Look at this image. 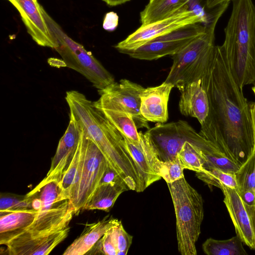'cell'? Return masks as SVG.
<instances>
[{
	"instance_id": "1",
	"label": "cell",
	"mask_w": 255,
	"mask_h": 255,
	"mask_svg": "<svg viewBox=\"0 0 255 255\" xmlns=\"http://www.w3.org/2000/svg\"><path fill=\"white\" fill-rule=\"evenodd\" d=\"M201 81L209 112L199 133L240 167L255 149L251 103L234 79L222 45L215 46Z\"/></svg>"
},
{
	"instance_id": "2",
	"label": "cell",
	"mask_w": 255,
	"mask_h": 255,
	"mask_svg": "<svg viewBox=\"0 0 255 255\" xmlns=\"http://www.w3.org/2000/svg\"><path fill=\"white\" fill-rule=\"evenodd\" d=\"M65 100L69 108V116L81 125L129 190L143 191L140 171L120 131L83 94L76 90L69 91L66 93Z\"/></svg>"
},
{
	"instance_id": "3",
	"label": "cell",
	"mask_w": 255,
	"mask_h": 255,
	"mask_svg": "<svg viewBox=\"0 0 255 255\" xmlns=\"http://www.w3.org/2000/svg\"><path fill=\"white\" fill-rule=\"evenodd\" d=\"M222 45L233 76L243 90L255 85V6L252 0H232Z\"/></svg>"
},
{
	"instance_id": "4",
	"label": "cell",
	"mask_w": 255,
	"mask_h": 255,
	"mask_svg": "<svg viewBox=\"0 0 255 255\" xmlns=\"http://www.w3.org/2000/svg\"><path fill=\"white\" fill-rule=\"evenodd\" d=\"M167 184L175 210L178 251L182 255H196L204 218L202 196L184 177Z\"/></svg>"
},
{
	"instance_id": "5",
	"label": "cell",
	"mask_w": 255,
	"mask_h": 255,
	"mask_svg": "<svg viewBox=\"0 0 255 255\" xmlns=\"http://www.w3.org/2000/svg\"><path fill=\"white\" fill-rule=\"evenodd\" d=\"M215 30H206L172 55L173 63L165 80L179 91L190 83L201 80L213 57Z\"/></svg>"
},
{
	"instance_id": "6",
	"label": "cell",
	"mask_w": 255,
	"mask_h": 255,
	"mask_svg": "<svg viewBox=\"0 0 255 255\" xmlns=\"http://www.w3.org/2000/svg\"><path fill=\"white\" fill-rule=\"evenodd\" d=\"M43 11L48 27L58 43L55 49L66 67L82 75L98 91L115 82L113 76L90 51L67 35L44 8Z\"/></svg>"
},
{
	"instance_id": "7",
	"label": "cell",
	"mask_w": 255,
	"mask_h": 255,
	"mask_svg": "<svg viewBox=\"0 0 255 255\" xmlns=\"http://www.w3.org/2000/svg\"><path fill=\"white\" fill-rule=\"evenodd\" d=\"M157 157L162 161L175 158L186 141L204 150L212 142L198 133L186 121L157 124L145 132Z\"/></svg>"
},
{
	"instance_id": "8",
	"label": "cell",
	"mask_w": 255,
	"mask_h": 255,
	"mask_svg": "<svg viewBox=\"0 0 255 255\" xmlns=\"http://www.w3.org/2000/svg\"><path fill=\"white\" fill-rule=\"evenodd\" d=\"M144 88L139 84L123 79L98 91L100 98L93 102L99 110L120 111L129 114L137 128H149L140 113V95Z\"/></svg>"
},
{
	"instance_id": "9",
	"label": "cell",
	"mask_w": 255,
	"mask_h": 255,
	"mask_svg": "<svg viewBox=\"0 0 255 255\" xmlns=\"http://www.w3.org/2000/svg\"><path fill=\"white\" fill-rule=\"evenodd\" d=\"M83 129L85 140L83 167L78 183L69 199L75 215L83 210L99 186L108 164L101 151Z\"/></svg>"
},
{
	"instance_id": "10",
	"label": "cell",
	"mask_w": 255,
	"mask_h": 255,
	"mask_svg": "<svg viewBox=\"0 0 255 255\" xmlns=\"http://www.w3.org/2000/svg\"><path fill=\"white\" fill-rule=\"evenodd\" d=\"M206 29L201 23L190 24L154 38L146 43L123 53L137 59L153 60L172 55L197 36L205 33Z\"/></svg>"
},
{
	"instance_id": "11",
	"label": "cell",
	"mask_w": 255,
	"mask_h": 255,
	"mask_svg": "<svg viewBox=\"0 0 255 255\" xmlns=\"http://www.w3.org/2000/svg\"><path fill=\"white\" fill-rule=\"evenodd\" d=\"M196 23H202L200 18L185 8L163 19L141 25L114 47L123 53L135 49L157 37Z\"/></svg>"
},
{
	"instance_id": "12",
	"label": "cell",
	"mask_w": 255,
	"mask_h": 255,
	"mask_svg": "<svg viewBox=\"0 0 255 255\" xmlns=\"http://www.w3.org/2000/svg\"><path fill=\"white\" fill-rule=\"evenodd\" d=\"M66 131L60 138L50 169L44 179L28 194L36 192L44 184L52 181L58 183L70 164L79 143L81 126L72 117Z\"/></svg>"
},
{
	"instance_id": "13",
	"label": "cell",
	"mask_w": 255,
	"mask_h": 255,
	"mask_svg": "<svg viewBox=\"0 0 255 255\" xmlns=\"http://www.w3.org/2000/svg\"><path fill=\"white\" fill-rule=\"evenodd\" d=\"M11 3L18 10L28 33L37 45L53 49L58 46L44 16V8L37 0H13Z\"/></svg>"
},
{
	"instance_id": "14",
	"label": "cell",
	"mask_w": 255,
	"mask_h": 255,
	"mask_svg": "<svg viewBox=\"0 0 255 255\" xmlns=\"http://www.w3.org/2000/svg\"><path fill=\"white\" fill-rule=\"evenodd\" d=\"M174 85L164 82L155 86L144 88L140 95V113L147 121L164 124L168 119V103Z\"/></svg>"
},
{
	"instance_id": "15",
	"label": "cell",
	"mask_w": 255,
	"mask_h": 255,
	"mask_svg": "<svg viewBox=\"0 0 255 255\" xmlns=\"http://www.w3.org/2000/svg\"><path fill=\"white\" fill-rule=\"evenodd\" d=\"M224 202L235 227L236 234L251 249L255 247V237L250 220L238 191L223 185Z\"/></svg>"
},
{
	"instance_id": "16",
	"label": "cell",
	"mask_w": 255,
	"mask_h": 255,
	"mask_svg": "<svg viewBox=\"0 0 255 255\" xmlns=\"http://www.w3.org/2000/svg\"><path fill=\"white\" fill-rule=\"evenodd\" d=\"M69 226L51 234L23 240L13 239L5 246L10 255H47L68 235Z\"/></svg>"
},
{
	"instance_id": "17",
	"label": "cell",
	"mask_w": 255,
	"mask_h": 255,
	"mask_svg": "<svg viewBox=\"0 0 255 255\" xmlns=\"http://www.w3.org/2000/svg\"><path fill=\"white\" fill-rule=\"evenodd\" d=\"M139 134L138 142L123 137L127 149L139 169L144 190L161 177L155 172L152 167V159L155 151L148 136L142 131H139Z\"/></svg>"
},
{
	"instance_id": "18",
	"label": "cell",
	"mask_w": 255,
	"mask_h": 255,
	"mask_svg": "<svg viewBox=\"0 0 255 255\" xmlns=\"http://www.w3.org/2000/svg\"><path fill=\"white\" fill-rule=\"evenodd\" d=\"M180 92L179 109L181 114L195 118L202 125L209 114V103L201 80L190 83Z\"/></svg>"
},
{
	"instance_id": "19",
	"label": "cell",
	"mask_w": 255,
	"mask_h": 255,
	"mask_svg": "<svg viewBox=\"0 0 255 255\" xmlns=\"http://www.w3.org/2000/svg\"><path fill=\"white\" fill-rule=\"evenodd\" d=\"M120 222L106 216L96 223L87 224L82 233L67 247L63 255H86L109 230Z\"/></svg>"
},
{
	"instance_id": "20",
	"label": "cell",
	"mask_w": 255,
	"mask_h": 255,
	"mask_svg": "<svg viewBox=\"0 0 255 255\" xmlns=\"http://www.w3.org/2000/svg\"><path fill=\"white\" fill-rule=\"evenodd\" d=\"M38 213L31 209L0 215V244L5 246L23 233L34 222Z\"/></svg>"
},
{
	"instance_id": "21",
	"label": "cell",
	"mask_w": 255,
	"mask_h": 255,
	"mask_svg": "<svg viewBox=\"0 0 255 255\" xmlns=\"http://www.w3.org/2000/svg\"><path fill=\"white\" fill-rule=\"evenodd\" d=\"M185 8L188 9L186 0H154L149 1L140 13L141 25L163 19Z\"/></svg>"
},
{
	"instance_id": "22",
	"label": "cell",
	"mask_w": 255,
	"mask_h": 255,
	"mask_svg": "<svg viewBox=\"0 0 255 255\" xmlns=\"http://www.w3.org/2000/svg\"><path fill=\"white\" fill-rule=\"evenodd\" d=\"M126 190L111 184H100L96 189L83 210H101L109 212L119 196Z\"/></svg>"
},
{
	"instance_id": "23",
	"label": "cell",
	"mask_w": 255,
	"mask_h": 255,
	"mask_svg": "<svg viewBox=\"0 0 255 255\" xmlns=\"http://www.w3.org/2000/svg\"><path fill=\"white\" fill-rule=\"evenodd\" d=\"M84 152V134L81 126V134L77 148L70 164L58 183L61 189L60 198L62 201L70 199L71 190L74 184L78 171L83 164Z\"/></svg>"
},
{
	"instance_id": "24",
	"label": "cell",
	"mask_w": 255,
	"mask_h": 255,
	"mask_svg": "<svg viewBox=\"0 0 255 255\" xmlns=\"http://www.w3.org/2000/svg\"><path fill=\"white\" fill-rule=\"evenodd\" d=\"M188 10L200 18L207 30H215L219 18L227 9L229 2H226L210 9L207 0H186Z\"/></svg>"
},
{
	"instance_id": "25",
	"label": "cell",
	"mask_w": 255,
	"mask_h": 255,
	"mask_svg": "<svg viewBox=\"0 0 255 255\" xmlns=\"http://www.w3.org/2000/svg\"><path fill=\"white\" fill-rule=\"evenodd\" d=\"M243 243L237 235L226 240L210 238L203 244L202 249L207 255H247Z\"/></svg>"
},
{
	"instance_id": "26",
	"label": "cell",
	"mask_w": 255,
	"mask_h": 255,
	"mask_svg": "<svg viewBox=\"0 0 255 255\" xmlns=\"http://www.w3.org/2000/svg\"><path fill=\"white\" fill-rule=\"evenodd\" d=\"M100 110L123 136L133 141L139 142L140 136L137 131L138 128L132 117L129 114L120 111L105 109Z\"/></svg>"
},
{
	"instance_id": "27",
	"label": "cell",
	"mask_w": 255,
	"mask_h": 255,
	"mask_svg": "<svg viewBox=\"0 0 255 255\" xmlns=\"http://www.w3.org/2000/svg\"><path fill=\"white\" fill-rule=\"evenodd\" d=\"M196 176L209 187L215 186L221 189L223 185L236 189L238 185L235 174L224 171L213 167H205L196 172Z\"/></svg>"
},
{
	"instance_id": "28",
	"label": "cell",
	"mask_w": 255,
	"mask_h": 255,
	"mask_svg": "<svg viewBox=\"0 0 255 255\" xmlns=\"http://www.w3.org/2000/svg\"><path fill=\"white\" fill-rule=\"evenodd\" d=\"M152 165L155 172L162 178L166 183L173 182L184 177V168L177 156L172 160L162 161L155 153L152 157Z\"/></svg>"
},
{
	"instance_id": "29",
	"label": "cell",
	"mask_w": 255,
	"mask_h": 255,
	"mask_svg": "<svg viewBox=\"0 0 255 255\" xmlns=\"http://www.w3.org/2000/svg\"><path fill=\"white\" fill-rule=\"evenodd\" d=\"M185 169L195 171H201L205 163L200 148L189 141H186L177 154Z\"/></svg>"
},
{
	"instance_id": "30",
	"label": "cell",
	"mask_w": 255,
	"mask_h": 255,
	"mask_svg": "<svg viewBox=\"0 0 255 255\" xmlns=\"http://www.w3.org/2000/svg\"><path fill=\"white\" fill-rule=\"evenodd\" d=\"M31 209H33L31 206V196L27 194L19 195L10 193H0V215Z\"/></svg>"
},
{
	"instance_id": "31",
	"label": "cell",
	"mask_w": 255,
	"mask_h": 255,
	"mask_svg": "<svg viewBox=\"0 0 255 255\" xmlns=\"http://www.w3.org/2000/svg\"><path fill=\"white\" fill-rule=\"evenodd\" d=\"M235 174L239 193L247 190L255 191V149Z\"/></svg>"
},
{
	"instance_id": "32",
	"label": "cell",
	"mask_w": 255,
	"mask_h": 255,
	"mask_svg": "<svg viewBox=\"0 0 255 255\" xmlns=\"http://www.w3.org/2000/svg\"><path fill=\"white\" fill-rule=\"evenodd\" d=\"M34 193L37 194L42 202L40 212L48 210L63 201L60 198L61 189L58 182L55 181L44 184Z\"/></svg>"
},
{
	"instance_id": "33",
	"label": "cell",
	"mask_w": 255,
	"mask_h": 255,
	"mask_svg": "<svg viewBox=\"0 0 255 255\" xmlns=\"http://www.w3.org/2000/svg\"><path fill=\"white\" fill-rule=\"evenodd\" d=\"M115 226L109 230L86 255H117L118 251L114 233V227Z\"/></svg>"
},
{
	"instance_id": "34",
	"label": "cell",
	"mask_w": 255,
	"mask_h": 255,
	"mask_svg": "<svg viewBox=\"0 0 255 255\" xmlns=\"http://www.w3.org/2000/svg\"><path fill=\"white\" fill-rule=\"evenodd\" d=\"M114 233L117 255H127L132 243V236L125 231L121 222L114 227Z\"/></svg>"
},
{
	"instance_id": "35",
	"label": "cell",
	"mask_w": 255,
	"mask_h": 255,
	"mask_svg": "<svg viewBox=\"0 0 255 255\" xmlns=\"http://www.w3.org/2000/svg\"><path fill=\"white\" fill-rule=\"evenodd\" d=\"M103 184L116 185L123 187L126 191L129 190L123 179L109 164L104 172L99 185Z\"/></svg>"
},
{
	"instance_id": "36",
	"label": "cell",
	"mask_w": 255,
	"mask_h": 255,
	"mask_svg": "<svg viewBox=\"0 0 255 255\" xmlns=\"http://www.w3.org/2000/svg\"><path fill=\"white\" fill-rule=\"evenodd\" d=\"M119 16L114 12H107L104 18L103 22V28L108 31H114L118 26Z\"/></svg>"
},
{
	"instance_id": "37",
	"label": "cell",
	"mask_w": 255,
	"mask_h": 255,
	"mask_svg": "<svg viewBox=\"0 0 255 255\" xmlns=\"http://www.w3.org/2000/svg\"><path fill=\"white\" fill-rule=\"evenodd\" d=\"M245 207L248 213L255 237V204L253 206H245Z\"/></svg>"
},
{
	"instance_id": "38",
	"label": "cell",
	"mask_w": 255,
	"mask_h": 255,
	"mask_svg": "<svg viewBox=\"0 0 255 255\" xmlns=\"http://www.w3.org/2000/svg\"><path fill=\"white\" fill-rule=\"evenodd\" d=\"M231 0H207L208 6L209 8H214L226 2H229Z\"/></svg>"
},
{
	"instance_id": "39",
	"label": "cell",
	"mask_w": 255,
	"mask_h": 255,
	"mask_svg": "<svg viewBox=\"0 0 255 255\" xmlns=\"http://www.w3.org/2000/svg\"><path fill=\"white\" fill-rule=\"evenodd\" d=\"M107 5L109 6H117L122 4H124L131 0H102Z\"/></svg>"
},
{
	"instance_id": "40",
	"label": "cell",
	"mask_w": 255,
	"mask_h": 255,
	"mask_svg": "<svg viewBox=\"0 0 255 255\" xmlns=\"http://www.w3.org/2000/svg\"><path fill=\"white\" fill-rule=\"evenodd\" d=\"M251 113L253 119L254 132V139H255V103H251Z\"/></svg>"
},
{
	"instance_id": "41",
	"label": "cell",
	"mask_w": 255,
	"mask_h": 255,
	"mask_svg": "<svg viewBox=\"0 0 255 255\" xmlns=\"http://www.w3.org/2000/svg\"><path fill=\"white\" fill-rule=\"evenodd\" d=\"M252 90H253L254 94L255 95V85H254V86L252 87Z\"/></svg>"
},
{
	"instance_id": "42",
	"label": "cell",
	"mask_w": 255,
	"mask_h": 255,
	"mask_svg": "<svg viewBox=\"0 0 255 255\" xmlns=\"http://www.w3.org/2000/svg\"><path fill=\"white\" fill-rule=\"evenodd\" d=\"M7 0L9 1L11 3L13 0Z\"/></svg>"
},
{
	"instance_id": "43",
	"label": "cell",
	"mask_w": 255,
	"mask_h": 255,
	"mask_svg": "<svg viewBox=\"0 0 255 255\" xmlns=\"http://www.w3.org/2000/svg\"><path fill=\"white\" fill-rule=\"evenodd\" d=\"M153 0H149V1H152Z\"/></svg>"
},
{
	"instance_id": "44",
	"label": "cell",
	"mask_w": 255,
	"mask_h": 255,
	"mask_svg": "<svg viewBox=\"0 0 255 255\" xmlns=\"http://www.w3.org/2000/svg\"><path fill=\"white\" fill-rule=\"evenodd\" d=\"M254 250H255V248H254Z\"/></svg>"
}]
</instances>
